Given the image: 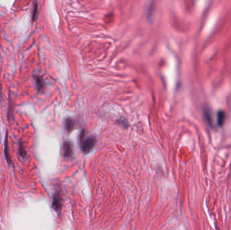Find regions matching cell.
Listing matches in <instances>:
<instances>
[{"label":"cell","mask_w":231,"mask_h":230,"mask_svg":"<svg viewBox=\"0 0 231 230\" xmlns=\"http://www.w3.org/2000/svg\"><path fill=\"white\" fill-rule=\"evenodd\" d=\"M8 132L6 134V137H5V149H4V153H5V156L6 158V160L8 161H9L8 159Z\"/></svg>","instance_id":"cell-7"},{"label":"cell","mask_w":231,"mask_h":230,"mask_svg":"<svg viewBox=\"0 0 231 230\" xmlns=\"http://www.w3.org/2000/svg\"><path fill=\"white\" fill-rule=\"evenodd\" d=\"M35 82H36L37 87L39 91H41V89H43V88L44 87V82H43L42 79L41 78L38 77V76H36L35 77Z\"/></svg>","instance_id":"cell-6"},{"label":"cell","mask_w":231,"mask_h":230,"mask_svg":"<svg viewBox=\"0 0 231 230\" xmlns=\"http://www.w3.org/2000/svg\"><path fill=\"white\" fill-rule=\"evenodd\" d=\"M217 124L219 126H222L224 124L226 118V113L223 110H220L217 112Z\"/></svg>","instance_id":"cell-3"},{"label":"cell","mask_w":231,"mask_h":230,"mask_svg":"<svg viewBox=\"0 0 231 230\" xmlns=\"http://www.w3.org/2000/svg\"><path fill=\"white\" fill-rule=\"evenodd\" d=\"M20 155L23 156V157H24V156L26 155V152L25 151H24V149L23 148V145H20Z\"/></svg>","instance_id":"cell-10"},{"label":"cell","mask_w":231,"mask_h":230,"mask_svg":"<svg viewBox=\"0 0 231 230\" xmlns=\"http://www.w3.org/2000/svg\"><path fill=\"white\" fill-rule=\"evenodd\" d=\"M65 125H66V130L70 132V131L72 130L73 128H74V125L75 124H74V122H73L72 119L68 118V119H66V120Z\"/></svg>","instance_id":"cell-5"},{"label":"cell","mask_w":231,"mask_h":230,"mask_svg":"<svg viewBox=\"0 0 231 230\" xmlns=\"http://www.w3.org/2000/svg\"><path fill=\"white\" fill-rule=\"evenodd\" d=\"M96 143V139L94 136H89L82 143V151L85 153L90 152Z\"/></svg>","instance_id":"cell-1"},{"label":"cell","mask_w":231,"mask_h":230,"mask_svg":"<svg viewBox=\"0 0 231 230\" xmlns=\"http://www.w3.org/2000/svg\"><path fill=\"white\" fill-rule=\"evenodd\" d=\"M64 153L65 157H70L72 155V145L71 144L68 142H66L64 144Z\"/></svg>","instance_id":"cell-4"},{"label":"cell","mask_w":231,"mask_h":230,"mask_svg":"<svg viewBox=\"0 0 231 230\" xmlns=\"http://www.w3.org/2000/svg\"><path fill=\"white\" fill-rule=\"evenodd\" d=\"M204 115H205V119H207V121H208V123L209 124V125H212V122L211 115H210V114H209V112H208V111H205L204 112Z\"/></svg>","instance_id":"cell-9"},{"label":"cell","mask_w":231,"mask_h":230,"mask_svg":"<svg viewBox=\"0 0 231 230\" xmlns=\"http://www.w3.org/2000/svg\"><path fill=\"white\" fill-rule=\"evenodd\" d=\"M37 10H38V5L37 3H35V5H34L33 10V14H32V21L34 22L35 20V18L37 16Z\"/></svg>","instance_id":"cell-8"},{"label":"cell","mask_w":231,"mask_h":230,"mask_svg":"<svg viewBox=\"0 0 231 230\" xmlns=\"http://www.w3.org/2000/svg\"><path fill=\"white\" fill-rule=\"evenodd\" d=\"M52 205H53L54 208L56 211H58L60 209L61 206V200L60 196L58 194H56L54 197L53 204H52Z\"/></svg>","instance_id":"cell-2"}]
</instances>
